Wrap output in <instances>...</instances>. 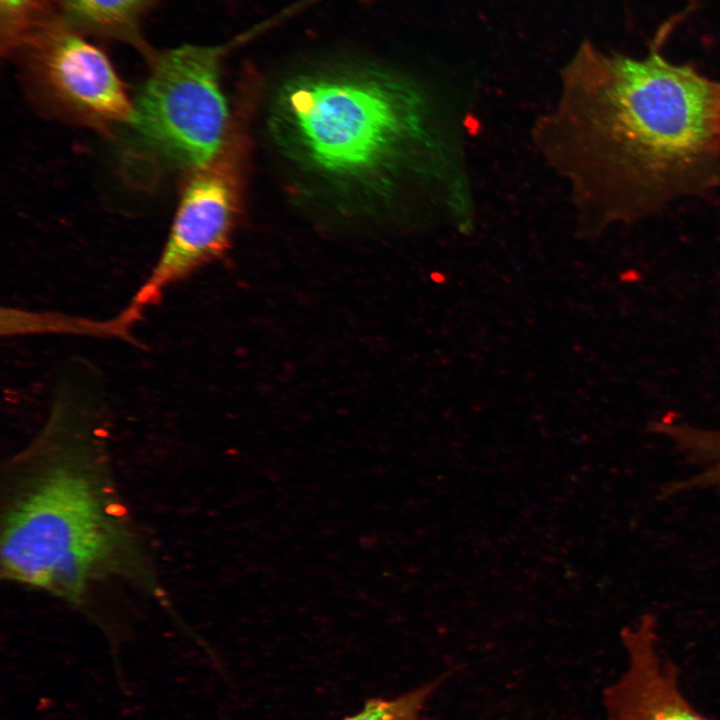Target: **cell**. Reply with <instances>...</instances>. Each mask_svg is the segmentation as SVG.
I'll list each match as a JSON object with an SVG mask.
<instances>
[{
    "label": "cell",
    "instance_id": "3",
    "mask_svg": "<svg viewBox=\"0 0 720 720\" xmlns=\"http://www.w3.org/2000/svg\"><path fill=\"white\" fill-rule=\"evenodd\" d=\"M417 94L398 74L342 61L287 77L270 111L283 154L332 186L376 195L418 136Z\"/></svg>",
    "mask_w": 720,
    "mask_h": 720
},
{
    "label": "cell",
    "instance_id": "9",
    "mask_svg": "<svg viewBox=\"0 0 720 720\" xmlns=\"http://www.w3.org/2000/svg\"><path fill=\"white\" fill-rule=\"evenodd\" d=\"M677 449L696 464L698 471L687 478L692 490L720 491V429L683 425L676 436Z\"/></svg>",
    "mask_w": 720,
    "mask_h": 720
},
{
    "label": "cell",
    "instance_id": "5",
    "mask_svg": "<svg viewBox=\"0 0 720 720\" xmlns=\"http://www.w3.org/2000/svg\"><path fill=\"white\" fill-rule=\"evenodd\" d=\"M11 54L18 57L32 93L50 111L95 128L130 122L133 103L108 56L58 12L32 29Z\"/></svg>",
    "mask_w": 720,
    "mask_h": 720
},
{
    "label": "cell",
    "instance_id": "11",
    "mask_svg": "<svg viewBox=\"0 0 720 720\" xmlns=\"http://www.w3.org/2000/svg\"><path fill=\"white\" fill-rule=\"evenodd\" d=\"M49 0H0V45L10 55L25 36L55 13Z\"/></svg>",
    "mask_w": 720,
    "mask_h": 720
},
{
    "label": "cell",
    "instance_id": "8",
    "mask_svg": "<svg viewBox=\"0 0 720 720\" xmlns=\"http://www.w3.org/2000/svg\"><path fill=\"white\" fill-rule=\"evenodd\" d=\"M58 13L82 32L124 41L144 55L151 49L143 41L140 23L155 0H55Z\"/></svg>",
    "mask_w": 720,
    "mask_h": 720
},
{
    "label": "cell",
    "instance_id": "7",
    "mask_svg": "<svg viewBox=\"0 0 720 720\" xmlns=\"http://www.w3.org/2000/svg\"><path fill=\"white\" fill-rule=\"evenodd\" d=\"M620 635L627 666L603 691L607 720H708L683 695L678 670L660 649L653 615L641 616Z\"/></svg>",
    "mask_w": 720,
    "mask_h": 720
},
{
    "label": "cell",
    "instance_id": "2",
    "mask_svg": "<svg viewBox=\"0 0 720 720\" xmlns=\"http://www.w3.org/2000/svg\"><path fill=\"white\" fill-rule=\"evenodd\" d=\"M587 104L592 157L612 217L636 219L720 183V81L585 42L567 69Z\"/></svg>",
    "mask_w": 720,
    "mask_h": 720
},
{
    "label": "cell",
    "instance_id": "1",
    "mask_svg": "<svg viewBox=\"0 0 720 720\" xmlns=\"http://www.w3.org/2000/svg\"><path fill=\"white\" fill-rule=\"evenodd\" d=\"M109 408L94 364L59 368L43 426L7 467L1 560L15 581L77 600L133 553L109 479Z\"/></svg>",
    "mask_w": 720,
    "mask_h": 720
},
{
    "label": "cell",
    "instance_id": "4",
    "mask_svg": "<svg viewBox=\"0 0 720 720\" xmlns=\"http://www.w3.org/2000/svg\"><path fill=\"white\" fill-rule=\"evenodd\" d=\"M231 44H183L146 54L149 74L130 124L154 155L192 172L216 160L229 121L221 63Z\"/></svg>",
    "mask_w": 720,
    "mask_h": 720
},
{
    "label": "cell",
    "instance_id": "6",
    "mask_svg": "<svg viewBox=\"0 0 720 720\" xmlns=\"http://www.w3.org/2000/svg\"><path fill=\"white\" fill-rule=\"evenodd\" d=\"M236 213V190L231 168L219 157L193 172L186 182L173 225L161 255L125 307L140 320L164 291L226 247Z\"/></svg>",
    "mask_w": 720,
    "mask_h": 720
},
{
    "label": "cell",
    "instance_id": "10",
    "mask_svg": "<svg viewBox=\"0 0 720 720\" xmlns=\"http://www.w3.org/2000/svg\"><path fill=\"white\" fill-rule=\"evenodd\" d=\"M442 682L440 677L392 698H370L343 720H421L425 704Z\"/></svg>",
    "mask_w": 720,
    "mask_h": 720
}]
</instances>
